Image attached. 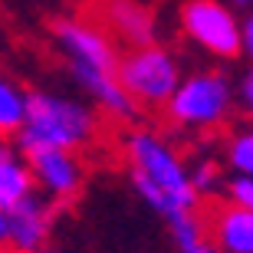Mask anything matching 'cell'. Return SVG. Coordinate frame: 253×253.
Here are the masks:
<instances>
[{
    "instance_id": "obj_1",
    "label": "cell",
    "mask_w": 253,
    "mask_h": 253,
    "mask_svg": "<svg viewBox=\"0 0 253 253\" xmlns=\"http://www.w3.org/2000/svg\"><path fill=\"white\" fill-rule=\"evenodd\" d=\"M125 158H128L131 191L145 204L174 220L181 214H194L201 194L191 184V168H184L178 148L155 128H131L125 135Z\"/></svg>"
},
{
    "instance_id": "obj_2",
    "label": "cell",
    "mask_w": 253,
    "mask_h": 253,
    "mask_svg": "<svg viewBox=\"0 0 253 253\" xmlns=\"http://www.w3.org/2000/svg\"><path fill=\"white\" fill-rule=\"evenodd\" d=\"M99 122L85 102L49 89H33L27 99V125L17 148H63L79 151L95 138Z\"/></svg>"
},
{
    "instance_id": "obj_3",
    "label": "cell",
    "mask_w": 253,
    "mask_h": 253,
    "mask_svg": "<svg viewBox=\"0 0 253 253\" xmlns=\"http://www.w3.org/2000/svg\"><path fill=\"white\" fill-rule=\"evenodd\" d=\"M237 83L224 69H194L181 79L178 92L165 105V115L174 128L211 131L234 115Z\"/></svg>"
},
{
    "instance_id": "obj_4",
    "label": "cell",
    "mask_w": 253,
    "mask_h": 253,
    "mask_svg": "<svg viewBox=\"0 0 253 253\" xmlns=\"http://www.w3.org/2000/svg\"><path fill=\"white\" fill-rule=\"evenodd\" d=\"M181 79H184L181 63L168 46L151 43V46L122 49L119 83L138 102V109H165L171 102V95L178 92Z\"/></svg>"
},
{
    "instance_id": "obj_5",
    "label": "cell",
    "mask_w": 253,
    "mask_h": 253,
    "mask_svg": "<svg viewBox=\"0 0 253 253\" xmlns=\"http://www.w3.org/2000/svg\"><path fill=\"white\" fill-rule=\"evenodd\" d=\"M181 33L220 63H234L244 53V20L224 0H184L178 7Z\"/></svg>"
},
{
    "instance_id": "obj_6",
    "label": "cell",
    "mask_w": 253,
    "mask_h": 253,
    "mask_svg": "<svg viewBox=\"0 0 253 253\" xmlns=\"http://www.w3.org/2000/svg\"><path fill=\"white\" fill-rule=\"evenodd\" d=\"M49 33L63 49L66 66H85V69H99V73L119 76V46L115 40L105 33L92 17H53L49 20Z\"/></svg>"
},
{
    "instance_id": "obj_7",
    "label": "cell",
    "mask_w": 253,
    "mask_h": 253,
    "mask_svg": "<svg viewBox=\"0 0 253 253\" xmlns=\"http://www.w3.org/2000/svg\"><path fill=\"white\" fill-rule=\"evenodd\" d=\"M92 20L125 49L158 43V20L141 0H95Z\"/></svg>"
},
{
    "instance_id": "obj_8",
    "label": "cell",
    "mask_w": 253,
    "mask_h": 253,
    "mask_svg": "<svg viewBox=\"0 0 253 253\" xmlns=\"http://www.w3.org/2000/svg\"><path fill=\"white\" fill-rule=\"evenodd\" d=\"M17 151L30 165L37 188L49 201H73L83 191L85 171L76 158V151H63V148H17Z\"/></svg>"
},
{
    "instance_id": "obj_9",
    "label": "cell",
    "mask_w": 253,
    "mask_h": 253,
    "mask_svg": "<svg viewBox=\"0 0 253 253\" xmlns=\"http://www.w3.org/2000/svg\"><path fill=\"white\" fill-rule=\"evenodd\" d=\"M56 224V204L46 194H33L23 197L13 211H10V240L7 247L13 253H37L46 247L49 234Z\"/></svg>"
},
{
    "instance_id": "obj_10",
    "label": "cell",
    "mask_w": 253,
    "mask_h": 253,
    "mask_svg": "<svg viewBox=\"0 0 253 253\" xmlns=\"http://www.w3.org/2000/svg\"><path fill=\"white\" fill-rule=\"evenodd\" d=\"M33 171L17 151V141L0 138V244L10 240V211L33 194Z\"/></svg>"
},
{
    "instance_id": "obj_11",
    "label": "cell",
    "mask_w": 253,
    "mask_h": 253,
    "mask_svg": "<svg viewBox=\"0 0 253 253\" xmlns=\"http://www.w3.org/2000/svg\"><path fill=\"white\" fill-rule=\"evenodd\" d=\"M66 69L73 76V83L79 85L102 112H109L112 119H122V122H131V119H135L138 102L125 92V85L119 83V76L99 73V69H85V66H66Z\"/></svg>"
},
{
    "instance_id": "obj_12",
    "label": "cell",
    "mask_w": 253,
    "mask_h": 253,
    "mask_svg": "<svg viewBox=\"0 0 253 253\" xmlns=\"http://www.w3.org/2000/svg\"><path fill=\"white\" fill-rule=\"evenodd\" d=\"M207 234L220 253H253V211L234 201L217 204L207 220Z\"/></svg>"
},
{
    "instance_id": "obj_13",
    "label": "cell",
    "mask_w": 253,
    "mask_h": 253,
    "mask_svg": "<svg viewBox=\"0 0 253 253\" xmlns=\"http://www.w3.org/2000/svg\"><path fill=\"white\" fill-rule=\"evenodd\" d=\"M27 99L30 92H23L13 79L0 76V138H20V131L27 125Z\"/></svg>"
},
{
    "instance_id": "obj_14",
    "label": "cell",
    "mask_w": 253,
    "mask_h": 253,
    "mask_svg": "<svg viewBox=\"0 0 253 253\" xmlns=\"http://www.w3.org/2000/svg\"><path fill=\"white\" fill-rule=\"evenodd\" d=\"M168 227H171V237H174L178 253H220L211 244L207 224L197 214H181L174 220H168Z\"/></svg>"
},
{
    "instance_id": "obj_15",
    "label": "cell",
    "mask_w": 253,
    "mask_h": 253,
    "mask_svg": "<svg viewBox=\"0 0 253 253\" xmlns=\"http://www.w3.org/2000/svg\"><path fill=\"white\" fill-rule=\"evenodd\" d=\"M224 161L230 165L234 178H250L253 181V125L237 128L224 145Z\"/></svg>"
},
{
    "instance_id": "obj_16",
    "label": "cell",
    "mask_w": 253,
    "mask_h": 253,
    "mask_svg": "<svg viewBox=\"0 0 253 253\" xmlns=\"http://www.w3.org/2000/svg\"><path fill=\"white\" fill-rule=\"evenodd\" d=\"M191 184H194V191L201 197L214 194V191L220 188V165L211 161V158H201L194 168H191Z\"/></svg>"
},
{
    "instance_id": "obj_17",
    "label": "cell",
    "mask_w": 253,
    "mask_h": 253,
    "mask_svg": "<svg viewBox=\"0 0 253 253\" xmlns=\"http://www.w3.org/2000/svg\"><path fill=\"white\" fill-rule=\"evenodd\" d=\"M227 201L253 211V181L250 178H230L227 181Z\"/></svg>"
},
{
    "instance_id": "obj_18",
    "label": "cell",
    "mask_w": 253,
    "mask_h": 253,
    "mask_svg": "<svg viewBox=\"0 0 253 253\" xmlns=\"http://www.w3.org/2000/svg\"><path fill=\"white\" fill-rule=\"evenodd\" d=\"M237 102H240L244 115L253 122V66L240 76V79H237Z\"/></svg>"
},
{
    "instance_id": "obj_19",
    "label": "cell",
    "mask_w": 253,
    "mask_h": 253,
    "mask_svg": "<svg viewBox=\"0 0 253 253\" xmlns=\"http://www.w3.org/2000/svg\"><path fill=\"white\" fill-rule=\"evenodd\" d=\"M244 56L253 63V13L244 17Z\"/></svg>"
},
{
    "instance_id": "obj_20",
    "label": "cell",
    "mask_w": 253,
    "mask_h": 253,
    "mask_svg": "<svg viewBox=\"0 0 253 253\" xmlns=\"http://www.w3.org/2000/svg\"><path fill=\"white\" fill-rule=\"evenodd\" d=\"M227 3H230L234 10H250L253 7V0H227Z\"/></svg>"
},
{
    "instance_id": "obj_21",
    "label": "cell",
    "mask_w": 253,
    "mask_h": 253,
    "mask_svg": "<svg viewBox=\"0 0 253 253\" xmlns=\"http://www.w3.org/2000/svg\"><path fill=\"white\" fill-rule=\"evenodd\" d=\"M37 253H59V250H53V247H43V250H37Z\"/></svg>"
},
{
    "instance_id": "obj_22",
    "label": "cell",
    "mask_w": 253,
    "mask_h": 253,
    "mask_svg": "<svg viewBox=\"0 0 253 253\" xmlns=\"http://www.w3.org/2000/svg\"><path fill=\"white\" fill-rule=\"evenodd\" d=\"M0 253H7V250H3V244H0Z\"/></svg>"
}]
</instances>
